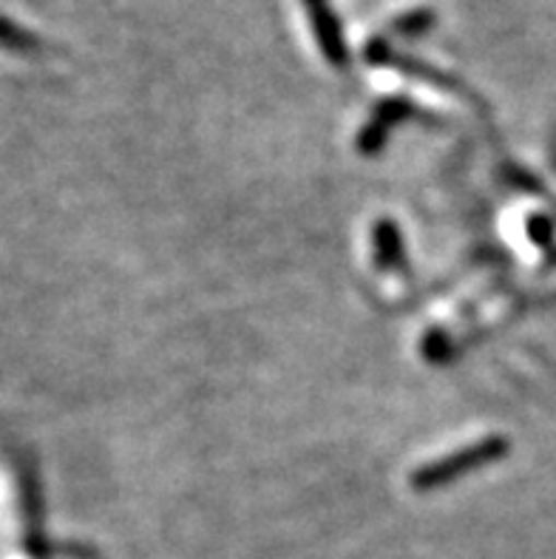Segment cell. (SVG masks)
<instances>
[{"label": "cell", "mask_w": 556, "mask_h": 559, "mask_svg": "<svg viewBox=\"0 0 556 559\" xmlns=\"http://www.w3.org/2000/svg\"><path fill=\"white\" fill-rule=\"evenodd\" d=\"M301 3L310 14L312 35H316L318 49L327 57V63H332L335 69H346L350 66V49H346L344 32H341V23L330 0H301Z\"/></svg>", "instance_id": "6da1fadb"}, {"label": "cell", "mask_w": 556, "mask_h": 559, "mask_svg": "<svg viewBox=\"0 0 556 559\" xmlns=\"http://www.w3.org/2000/svg\"><path fill=\"white\" fill-rule=\"evenodd\" d=\"M502 452L500 440H483V447H474V449H465V452H454L443 461L431 463L429 468H423L415 475V486L421 489H431L437 483H446V480H454V477L465 475V472H472L477 468L480 463H488L492 457Z\"/></svg>", "instance_id": "7a4b0ae2"}, {"label": "cell", "mask_w": 556, "mask_h": 559, "mask_svg": "<svg viewBox=\"0 0 556 559\" xmlns=\"http://www.w3.org/2000/svg\"><path fill=\"white\" fill-rule=\"evenodd\" d=\"M0 46L12 51H35L40 49V40L35 37V32H26L9 17H0Z\"/></svg>", "instance_id": "3957f363"}, {"label": "cell", "mask_w": 556, "mask_h": 559, "mask_svg": "<svg viewBox=\"0 0 556 559\" xmlns=\"http://www.w3.org/2000/svg\"><path fill=\"white\" fill-rule=\"evenodd\" d=\"M431 26H435V12H431V9H412V12L401 14V17L392 23L394 32H401V35L406 37L423 35V32Z\"/></svg>", "instance_id": "277c9868"}]
</instances>
